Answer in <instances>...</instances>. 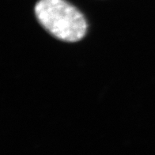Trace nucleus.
I'll return each instance as SVG.
<instances>
[{
    "label": "nucleus",
    "instance_id": "f257e3e1",
    "mask_svg": "<svg viewBox=\"0 0 155 155\" xmlns=\"http://www.w3.org/2000/svg\"><path fill=\"white\" fill-rule=\"evenodd\" d=\"M34 13L41 26L60 41L77 42L87 32L82 13L66 0H39Z\"/></svg>",
    "mask_w": 155,
    "mask_h": 155
}]
</instances>
